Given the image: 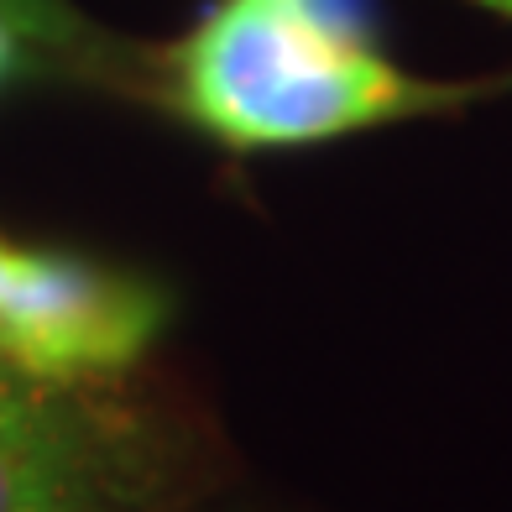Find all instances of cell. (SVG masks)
I'll return each instance as SVG.
<instances>
[{"label":"cell","mask_w":512,"mask_h":512,"mask_svg":"<svg viewBox=\"0 0 512 512\" xmlns=\"http://www.w3.org/2000/svg\"><path fill=\"white\" fill-rule=\"evenodd\" d=\"M492 89L418 79L382 58L366 0H220L162 53V100L230 152L335 142Z\"/></svg>","instance_id":"obj_1"},{"label":"cell","mask_w":512,"mask_h":512,"mask_svg":"<svg viewBox=\"0 0 512 512\" xmlns=\"http://www.w3.org/2000/svg\"><path fill=\"white\" fill-rule=\"evenodd\" d=\"M173 298L152 277L37 246L0 230V361L58 387H100L142 361L168 330Z\"/></svg>","instance_id":"obj_2"},{"label":"cell","mask_w":512,"mask_h":512,"mask_svg":"<svg viewBox=\"0 0 512 512\" xmlns=\"http://www.w3.org/2000/svg\"><path fill=\"white\" fill-rule=\"evenodd\" d=\"M6 6H11V16L21 21V32H27L42 53H53L63 63L105 68V53H110L105 32L89 27L68 0H6Z\"/></svg>","instance_id":"obj_4"},{"label":"cell","mask_w":512,"mask_h":512,"mask_svg":"<svg viewBox=\"0 0 512 512\" xmlns=\"http://www.w3.org/2000/svg\"><path fill=\"white\" fill-rule=\"evenodd\" d=\"M465 6H481V11H497V16H507V21H512V0H465Z\"/></svg>","instance_id":"obj_6"},{"label":"cell","mask_w":512,"mask_h":512,"mask_svg":"<svg viewBox=\"0 0 512 512\" xmlns=\"http://www.w3.org/2000/svg\"><path fill=\"white\" fill-rule=\"evenodd\" d=\"M157 486L162 445L142 413L0 361V512L131 507Z\"/></svg>","instance_id":"obj_3"},{"label":"cell","mask_w":512,"mask_h":512,"mask_svg":"<svg viewBox=\"0 0 512 512\" xmlns=\"http://www.w3.org/2000/svg\"><path fill=\"white\" fill-rule=\"evenodd\" d=\"M37 42L21 32V21L11 16V6L0 0V89L16 84L21 74H32V63H37Z\"/></svg>","instance_id":"obj_5"}]
</instances>
